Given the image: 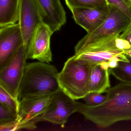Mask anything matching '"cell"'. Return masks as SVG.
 I'll return each mask as SVG.
<instances>
[{
  "label": "cell",
  "mask_w": 131,
  "mask_h": 131,
  "mask_svg": "<svg viewBox=\"0 0 131 131\" xmlns=\"http://www.w3.org/2000/svg\"><path fill=\"white\" fill-rule=\"evenodd\" d=\"M105 102L96 106L76 102L77 112L102 128L131 121V83L121 82L106 91Z\"/></svg>",
  "instance_id": "obj_1"
},
{
  "label": "cell",
  "mask_w": 131,
  "mask_h": 131,
  "mask_svg": "<svg viewBox=\"0 0 131 131\" xmlns=\"http://www.w3.org/2000/svg\"><path fill=\"white\" fill-rule=\"evenodd\" d=\"M130 50L128 43L121 39L119 34L81 46L76 45L73 57L78 60L96 65L112 60L128 62Z\"/></svg>",
  "instance_id": "obj_2"
},
{
  "label": "cell",
  "mask_w": 131,
  "mask_h": 131,
  "mask_svg": "<svg viewBox=\"0 0 131 131\" xmlns=\"http://www.w3.org/2000/svg\"><path fill=\"white\" fill-rule=\"evenodd\" d=\"M55 66L37 62L27 64L19 90V100L27 96L52 95L60 89Z\"/></svg>",
  "instance_id": "obj_3"
},
{
  "label": "cell",
  "mask_w": 131,
  "mask_h": 131,
  "mask_svg": "<svg viewBox=\"0 0 131 131\" xmlns=\"http://www.w3.org/2000/svg\"><path fill=\"white\" fill-rule=\"evenodd\" d=\"M97 65L70 57L58 75L60 89L75 100L83 99L89 92L90 75Z\"/></svg>",
  "instance_id": "obj_4"
},
{
  "label": "cell",
  "mask_w": 131,
  "mask_h": 131,
  "mask_svg": "<svg viewBox=\"0 0 131 131\" xmlns=\"http://www.w3.org/2000/svg\"><path fill=\"white\" fill-rule=\"evenodd\" d=\"M27 49L23 45L9 62L0 70V87L19 100V90L26 65Z\"/></svg>",
  "instance_id": "obj_5"
},
{
  "label": "cell",
  "mask_w": 131,
  "mask_h": 131,
  "mask_svg": "<svg viewBox=\"0 0 131 131\" xmlns=\"http://www.w3.org/2000/svg\"><path fill=\"white\" fill-rule=\"evenodd\" d=\"M131 23V19L123 12L109 5V12L103 23L95 30L81 39L77 45L81 46L90 42L119 35Z\"/></svg>",
  "instance_id": "obj_6"
},
{
  "label": "cell",
  "mask_w": 131,
  "mask_h": 131,
  "mask_svg": "<svg viewBox=\"0 0 131 131\" xmlns=\"http://www.w3.org/2000/svg\"><path fill=\"white\" fill-rule=\"evenodd\" d=\"M76 112L75 100L60 89L52 95L50 103L45 112L39 116V121H47L63 128L69 116Z\"/></svg>",
  "instance_id": "obj_7"
},
{
  "label": "cell",
  "mask_w": 131,
  "mask_h": 131,
  "mask_svg": "<svg viewBox=\"0 0 131 131\" xmlns=\"http://www.w3.org/2000/svg\"><path fill=\"white\" fill-rule=\"evenodd\" d=\"M18 22L23 36L24 45L27 49L36 30L43 23L35 0H20Z\"/></svg>",
  "instance_id": "obj_8"
},
{
  "label": "cell",
  "mask_w": 131,
  "mask_h": 131,
  "mask_svg": "<svg viewBox=\"0 0 131 131\" xmlns=\"http://www.w3.org/2000/svg\"><path fill=\"white\" fill-rule=\"evenodd\" d=\"M23 45V36L18 23L0 26V70Z\"/></svg>",
  "instance_id": "obj_9"
},
{
  "label": "cell",
  "mask_w": 131,
  "mask_h": 131,
  "mask_svg": "<svg viewBox=\"0 0 131 131\" xmlns=\"http://www.w3.org/2000/svg\"><path fill=\"white\" fill-rule=\"evenodd\" d=\"M53 32L42 23L36 30L27 50V58L49 63L52 61L50 39Z\"/></svg>",
  "instance_id": "obj_10"
},
{
  "label": "cell",
  "mask_w": 131,
  "mask_h": 131,
  "mask_svg": "<svg viewBox=\"0 0 131 131\" xmlns=\"http://www.w3.org/2000/svg\"><path fill=\"white\" fill-rule=\"evenodd\" d=\"M43 23L53 33L59 31L66 23V12L60 0H35Z\"/></svg>",
  "instance_id": "obj_11"
},
{
  "label": "cell",
  "mask_w": 131,
  "mask_h": 131,
  "mask_svg": "<svg viewBox=\"0 0 131 131\" xmlns=\"http://www.w3.org/2000/svg\"><path fill=\"white\" fill-rule=\"evenodd\" d=\"M52 95L32 96L21 99L19 102V123H26L43 114L50 103Z\"/></svg>",
  "instance_id": "obj_12"
},
{
  "label": "cell",
  "mask_w": 131,
  "mask_h": 131,
  "mask_svg": "<svg viewBox=\"0 0 131 131\" xmlns=\"http://www.w3.org/2000/svg\"><path fill=\"white\" fill-rule=\"evenodd\" d=\"M73 19L87 33L97 29L105 20L109 12V6L102 7H79L71 10Z\"/></svg>",
  "instance_id": "obj_13"
},
{
  "label": "cell",
  "mask_w": 131,
  "mask_h": 131,
  "mask_svg": "<svg viewBox=\"0 0 131 131\" xmlns=\"http://www.w3.org/2000/svg\"><path fill=\"white\" fill-rule=\"evenodd\" d=\"M108 70L103 69L100 65L93 68L90 78L89 92L102 94L111 88Z\"/></svg>",
  "instance_id": "obj_14"
},
{
  "label": "cell",
  "mask_w": 131,
  "mask_h": 131,
  "mask_svg": "<svg viewBox=\"0 0 131 131\" xmlns=\"http://www.w3.org/2000/svg\"><path fill=\"white\" fill-rule=\"evenodd\" d=\"M20 0H0V26L18 22Z\"/></svg>",
  "instance_id": "obj_15"
},
{
  "label": "cell",
  "mask_w": 131,
  "mask_h": 131,
  "mask_svg": "<svg viewBox=\"0 0 131 131\" xmlns=\"http://www.w3.org/2000/svg\"><path fill=\"white\" fill-rule=\"evenodd\" d=\"M128 58V62L119 61L116 67L109 69V72L122 82L131 83V58Z\"/></svg>",
  "instance_id": "obj_16"
},
{
  "label": "cell",
  "mask_w": 131,
  "mask_h": 131,
  "mask_svg": "<svg viewBox=\"0 0 131 131\" xmlns=\"http://www.w3.org/2000/svg\"><path fill=\"white\" fill-rule=\"evenodd\" d=\"M65 1L70 10L79 7L92 8L109 6L106 0H65Z\"/></svg>",
  "instance_id": "obj_17"
},
{
  "label": "cell",
  "mask_w": 131,
  "mask_h": 131,
  "mask_svg": "<svg viewBox=\"0 0 131 131\" xmlns=\"http://www.w3.org/2000/svg\"><path fill=\"white\" fill-rule=\"evenodd\" d=\"M19 101L14 99L2 87H0V103L18 113Z\"/></svg>",
  "instance_id": "obj_18"
},
{
  "label": "cell",
  "mask_w": 131,
  "mask_h": 131,
  "mask_svg": "<svg viewBox=\"0 0 131 131\" xmlns=\"http://www.w3.org/2000/svg\"><path fill=\"white\" fill-rule=\"evenodd\" d=\"M17 118V113L0 103V125L13 122Z\"/></svg>",
  "instance_id": "obj_19"
},
{
  "label": "cell",
  "mask_w": 131,
  "mask_h": 131,
  "mask_svg": "<svg viewBox=\"0 0 131 131\" xmlns=\"http://www.w3.org/2000/svg\"><path fill=\"white\" fill-rule=\"evenodd\" d=\"M96 92H90L83 99L86 104L92 106H96L105 102L107 99L106 94L105 95Z\"/></svg>",
  "instance_id": "obj_20"
},
{
  "label": "cell",
  "mask_w": 131,
  "mask_h": 131,
  "mask_svg": "<svg viewBox=\"0 0 131 131\" xmlns=\"http://www.w3.org/2000/svg\"><path fill=\"white\" fill-rule=\"evenodd\" d=\"M111 5L120 10L131 19V1L129 0H106Z\"/></svg>",
  "instance_id": "obj_21"
},
{
  "label": "cell",
  "mask_w": 131,
  "mask_h": 131,
  "mask_svg": "<svg viewBox=\"0 0 131 131\" xmlns=\"http://www.w3.org/2000/svg\"><path fill=\"white\" fill-rule=\"evenodd\" d=\"M120 37L128 43L131 47L129 52L131 51V23L126 29L120 34Z\"/></svg>",
  "instance_id": "obj_22"
},
{
  "label": "cell",
  "mask_w": 131,
  "mask_h": 131,
  "mask_svg": "<svg viewBox=\"0 0 131 131\" xmlns=\"http://www.w3.org/2000/svg\"><path fill=\"white\" fill-rule=\"evenodd\" d=\"M119 62L115 60H110L108 62L110 68H114L116 67L118 64Z\"/></svg>",
  "instance_id": "obj_23"
},
{
  "label": "cell",
  "mask_w": 131,
  "mask_h": 131,
  "mask_svg": "<svg viewBox=\"0 0 131 131\" xmlns=\"http://www.w3.org/2000/svg\"><path fill=\"white\" fill-rule=\"evenodd\" d=\"M129 57H130L131 58V52H130V53H129Z\"/></svg>",
  "instance_id": "obj_24"
},
{
  "label": "cell",
  "mask_w": 131,
  "mask_h": 131,
  "mask_svg": "<svg viewBox=\"0 0 131 131\" xmlns=\"http://www.w3.org/2000/svg\"><path fill=\"white\" fill-rule=\"evenodd\" d=\"M129 1H131V0H129Z\"/></svg>",
  "instance_id": "obj_25"
}]
</instances>
